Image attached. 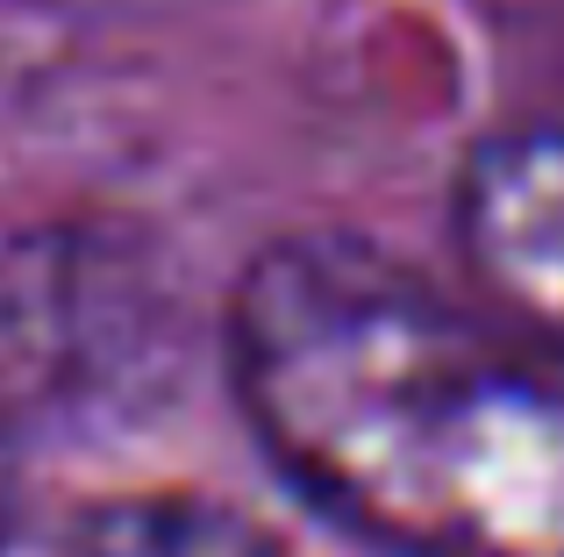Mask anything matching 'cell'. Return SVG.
<instances>
[{
    "label": "cell",
    "mask_w": 564,
    "mask_h": 557,
    "mask_svg": "<svg viewBox=\"0 0 564 557\" xmlns=\"http://www.w3.org/2000/svg\"><path fill=\"white\" fill-rule=\"evenodd\" d=\"M236 393L286 479L400 557H564V386L350 237L264 251Z\"/></svg>",
    "instance_id": "cell-1"
},
{
    "label": "cell",
    "mask_w": 564,
    "mask_h": 557,
    "mask_svg": "<svg viewBox=\"0 0 564 557\" xmlns=\"http://www.w3.org/2000/svg\"><path fill=\"white\" fill-rule=\"evenodd\" d=\"M457 237L479 286L564 358V129H529L471 157Z\"/></svg>",
    "instance_id": "cell-2"
},
{
    "label": "cell",
    "mask_w": 564,
    "mask_h": 557,
    "mask_svg": "<svg viewBox=\"0 0 564 557\" xmlns=\"http://www.w3.org/2000/svg\"><path fill=\"white\" fill-rule=\"evenodd\" d=\"M0 557H286V550L236 507L143 493V501H86L51 522H14Z\"/></svg>",
    "instance_id": "cell-3"
},
{
    "label": "cell",
    "mask_w": 564,
    "mask_h": 557,
    "mask_svg": "<svg viewBox=\"0 0 564 557\" xmlns=\"http://www.w3.org/2000/svg\"><path fill=\"white\" fill-rule=\"evenodd\" d=\"M14 536V407L0 401V544Z\"/></svg>",
    "instance_id": "cell-4"
}]
</instances>
